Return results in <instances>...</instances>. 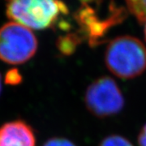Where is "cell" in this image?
Listing matches in <instances>:
<instances>
[{
	"label": "cell",
	"instance_id": "obj_1",
	"mask_svg": "<svg viewBox=\"0 0 146 146\" xmlns=\"http://www.w3.org/2000/svg\"><path fill=\"white\" fill-rule=\"evenodd\" d=\"M81 7L76 19L81 33L94 46L103 42L106 33L113 26L124 20L126 12L117 7L114 0H80Z\"/></svg>",
	"mask_w": 146,
	"mask_h": 146
},
{
	"label": "cell",
	"instance_id": "obj_2",
	"mask_svg": "<svg viewBox=\"0 0 146 146\" xmlns=\"http://www.w3.org/2000/svg\"><path fill=\"white\" fill-rule=\"evenodd\" d=\"M105 63L117 77L130 80L146 70V47L134 36H118L107 45Z\"/></svg>",
	"mask_w": 146,
	"mask_h": 146
},
{
	"label": "cell",
	"instance_id": "obj_3",
	"mask_svg": "<svg viewBox=\"0 0 146 146\" xmlns=\"http://www.w3.org/2000/svg\"><path fill=\"white\" fill-rule=\"evenodd\" d=\"M7 16L30 29L52 27L68 8L61 0H7Z\"/></svg>",
	"mask_w": 146,
	"mask_h": 146
},
{
	"label": "cell",
	"instance_id": "obj_4",
	"mask_svg": "<svg viewBox=\"0 0 146 146\" xmlns=\"http://www.w3.org/2000/svg\"><path fill=\"white\" fill-rule=\"evenodd\" d=\"M38 42L32 29L17 22L0 28V60L11 65L30 60L37 50Z\"/></svg>",
	"mask_w": 146,
	"mask_h": 146
},
{
	"label": "cell",
	"instance_id": "obj_5",
	"mask_svg": "<svg viewBox=\"0 0 146 146\" xmlns=\"http://www.w3.org/2000/svg\"><path fill=\"white\" fill-rule=\"evenodd\" d=\"M84 103L92 115L106 118L117 115L123 110L124 98L115 80L109 76H102L87 88Z\"/></svg>",
	"mask_w": 146,
	"mask_h": 146
},
{
	"label": "cell",
	"instance_id": "obj_6",
	"mask_svg": "<svg viewBox=\"0 0 146 146\" xmlns=\"http://www.w3.org/2000/svg\"><path fill=\"white\" fill-rule=\"evenodd\" d=\"M34 131L25 121L16 119L0 126V146H36Z\"/></svg>",
	"mask_w": 146,
	"mask_h": 146
},
{
	"label": "cell",
	"instance_id": "obj_7",
	"mask_svg": "<svg viewBox=\"0 0 146 146\" xmlns=\"http://www.w3.org/2000/svg\"><path fill=\"white\" fill-rule=\"evenodd\" d=\"M81 38L76 33H68L67 35L58 37L57 47L58 51L63 55H71L76 51L80 45Z\"/></svg>",
	"mask_w": 146,
	"mask_h": 146
},
{
	"label": "cell",
	"instance_id": "obj_8",
	"mask_svg": "<svg viewBox=\"0 0 146 146\" xmlns=\"http://www.w3.org/2000/svg\"><path fill=\"white\" fill-rule=\"evenodd\" d=\"M127 9L141 24L146 21V0H125Z\"/></svg>",
	"mask_w": 146,
	"mask_h": 146
},
{
	"label": "cell",
	"instance_id": "obj_9",
	"mask_svg": "<svg viewBox=\"0 0 146 146\" xmlns=\"http://www.w3.org/2000/svg\"><path fill=\"white\" fill-rule=\"evenodd\" d=\"M98 146H133V145L123 136L111 135L104 138Z\"/></svg>",
	"mask_w": 146,
	"mask_h": 146
},
{
	"label": "cell",
	"instance_id": "obj_10",
	"mask_svg": "<svg viewBox=\"0 0 146 146\" xmlns=\"http://www.w3.org/2000/svg\"><path fill=\"white\" fill-rule=\"evenodd\" d=\"M23 77L21 72L16 68H11L8 70L5 75L4 81L7 84L9 85H17L22 82Z\"/></svg>",
	"mask_w": 146,
	"mask_h": 146
},
{
	"label": "cell",
	"instance_id": "obj_11",
	"mask_svg": "<svg viewBox=\"0 0 146 146\" xmlns=\"http://www.w3.org/2000/svg\"><path fill=\"white\" fill-rule=\"evenodd\" d=\"M43 146H76L72 141L63 137H53L45 142Z\"/></svg>",
	"mask_w": 146,
	"mask_h": 146
},
{
	"label": "cell",
	"instance_id": "obj_12",
	"mask_svg": "<svg viewBox=\"0 0 146 146\" xmlns=\"http://www.w3.org/2000/svg\"><path fill=\"white\" fill-rule=\"evenodd\" d=\"M138 144L139 146H146V123L138 135Z\"/></svg>",
	"mask_w": 146,
	"mask_h": 146
},
{
	"label": "cell",
	"instance_id": "obj_13",
	"mask_svg": "<svg viewBox=\"0 0 146 146\" xmlns=\"http://www.w3.org/2000/svg\"><path fill=\"white\" fill-rule=\"evenodd\" d=\"M2 76H1V74H0V94H1V92H2V89H3V84H2Z\"/></svg>",
	"mask_w": 146,
	"mask_h": 146
},
{
	"label": "cell",
	"instance_id": "obj_14",
	"mask_svg": "<svg viewBox=\"0 0 146 146\" xmlns=\"http://www.w3.org/2000/svg\"><path fill=\"white\" fill-rule=\"evenodd\" d=\"M145 29H144V32H145V40H146V21H145Z\"/></svg>",
	"mask_w": 146,
	"mask_h": 146
}]
</instances>
